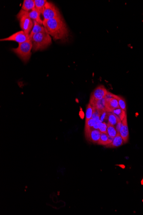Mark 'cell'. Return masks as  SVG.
I'll use <instances>...</instances> for the list:
<instances>
[{
	"instance_id": "cell-11",
	"label": "cell",
	"mask_w": 143,
	"mask_h": 215,
	"mask_svg": "<svg viewBox=\"0 0 143 215\" xmlns=\"http://www.w3.org/2000/svg\"><path fill=\"white\" fill-rule=\"evenodd\" d=\"M118 98L119 96L117 95L115 98L106 102V108L107 112H112L113 110L119 108Z\"/></svg>"
},
{
	"instance_id": "cell-25",
	"label": "cell",
	"mask_w": 143,
	"mask_h": 215,
	"mask_svg": "<svg viewBox=\"0 0 143 215\" xmlns=\"http://www.w3.org/2000/svg\"><path fill=\"white\" fill-rule=\"evenodd\" d=\"M116 96H117V95L112 94V93L109 92V91H107V94H106L105 97V99L106 102H108V101L112 99V98H115Z\"/></svg>"
},
{
	"instance_id": "cell-4",
	"label": "cell",
	"mask_w": 143,
	"mask_h": 215,
	"mask_svg": "<svg viewBox=\"0 0 143 215\" xmlns=\"http://www.w3.org/2000/svg\"><path fill=\"white\" fill-rule=\"evenodd\" d=\"M17 18L20 21V26L23 31L29 35L33 26V21L29 17L28 12L21 10L17 15Z\"/></svg>"
},
{
	"instance_id": "cell-2",
	"label": "cell",
	"mask_w": 143,
	"mask_h": 215,
	"mask_svg": "<svg viewBox=\"0 0 143 215\" xmlns=\"http://www.w3.org/2000/svg\"><path fill=\"white\" fill-rule=\"evenodd\" d=\"M32 42L33 50L37 51L44 50L51 44L50 35L45 31L36 34L30 37Z\"/></svg>"
},
{
	"instance_id": "cell-17",
	"label": "cell",
	"mask_w": 143,
	"mask_h": 215,
	"mask_svg": "<svg viewBox=\"0 0 143 215\" xmlns=\"http://www.w3.org/2000/svg\"><path fill=\"white\" fill-rule=\"evenodd\" d=\"M107 118L108 119V123L115 126L117 125L119 120H120L111 112H108L107 113Z\"/></svg>"
},
{
	"instance_id": "cell-16",
	"label": "cell",
	"mask_w": 143,
	"mask_h": 215,
	"mask_svg": "<svg viewBox=\"0 0 143 215\" xmlns=\"http://www.w3.org/2000/svg\"><path fill=\"white\" fill-rule=\"evenodd\" d=\"M111 143L109 136L107 133H101L100 138L98 144L99 145L107 146Z\"/></svg>"
},
{
	"instance_id": "cell-21",
	"label": "cell",
	"mask_w": 143,
	"mask_h": 215,
	"mask_svg": "<svg viewBox=\"0 0 143 215\" xmlns=\"http://www.w3.org/2000/svg\"><path fill=\"white\" fill-rule=\"evenodd\" d=\"M95 111V108L90 103L87 106L86 110V114H85V118L86 120H89L92 118V116Z\"/></svg>"
},
{
	"instance_id": "cell-6",
	"label": "cell",
	"mask_w": 143,
	"mask_h": 215,
	"mask_svg": "<svg viewBox=\"0 0 143 215\" xmlns=\"http://www.w3.org/2000/svg\"><path fill=\"white\" fill-rule=\"evenodd\" d=\"M30 39L29 35L23 31L17 32L8 37L1 39V41H13L19 43H22Z\"/></svg>"
},
{
	"instance_id": "cell-14",
	"label": "cell",
	"mask_w": 143,
	"mask_h": 215,
	"mask_svg": "<svg viewBox=\"0 0 143 215\" xmlns=\"http://www.w3.org/2000/svg\"><path fill=\"white\" fill-rule=\"evenodd\" d=\"M22 8L27 12H30L35 8L34 0H24Z\"/></svg>"
},
{
	"instance_id": "cell-13",
	"label": "cell",
	"mask_w": 143,
	"mask_h": 215,
	"mask_svg": "<svg viewBox=\"0 0 143 215\" xmlns=\"http://www.w3.org/2000/svg\"><path fill=\"white\" fill-rule=\"evenodd\" d=\"M40 13L36 8H34L30 12H28V15L33 21H36L40 25H43V21L40 18Z\"/></svg>"
},
{
	"instance_id": "cell-19",
	"label": "cell",
	"mask_w": 143,
	"mask_h": 215,
	"mask_svg": "<svg viewBox=\"0 0 143 215\" xmlns=\"http://www.w3.org/2000/svg\"><path fill=\"white\" fill-rule=\"evenodd\" d=\"M111 112L113 113L119 119H120L121 121L123 120L126 114V111H125L123 110L120 108L113 110Z\"/></svg>"
},
{
	"instance_id": "cell-22",
	"label": "cell",
	"mask_w": 143,
	"mask_h": 215,
	"mask_svg": "<svg viewBox=\"0 0 143 215\" xmlns=\"http://www.w3.org/2000/svg\"><path fill=\"white\" fill-rule=\"evenodd\" d=\"M97 121L94 118H91L89 120L85 121V131L86 132L93 129L94 126L97 124Z\"/></svg>"
},
{
	"instance_id": "cell-20",
	"label": "cell",
	"mask_w": 143,
	"mask_h": 215,
	"mask_svg": "<svg viewBox=\"0 0 143 215\" xmlns=\"http://www.w3.org/2000/svg\"><path fill=\"white\" fill-rule=\"evenodd\" d=\"M107 133L109 137L114 138L116 137L118 132H117L115 126H113L109 124V123H107Z\"/></svg>"
},
{
	"instance_id": "cell-8",
	"label": "cell",
	"mask_w": 143,
	"mask_h": 215,
	"mask_svg": "<svg viewBox=\"0 0 143 215\" xmlns=\"http://www.w3.org/2000/svg\"><path fill=\"white\" fill-rule=\"evenodd\" d=\"M119 133L124 143L127 142L129 137V132L126 114L123 120L122 121V125L120 129Z\"/></svg>"
},
{
	"instance_id": "cell-23",
	"label": "cell",
	"mask_w": 143,
	"mask_h": 215,
	"mask_svg": "<svg viewBox=\"0 0 143 215\" xmlns=\"http://www.w3.org/2000/svg\"><path fill=\"white\" fill-rule=\"evenodd\" d=\"M118 104L120 108L126 111V103L124 98L119 96Z\"/></svg>"
},
{
	"instance_id": "cell-1",
	"label": "cell",
	"mask_w": 143,
	"mask_h": 215,
	"mask_svg": "<svg viewBox=\"0 0 143 215\" xmlns=\"http://www.w3.org/2000/svg\"><path fill=\"white\" fill-rule=\"evenodd\" d=\"M43 26L46 32L55 40H65L69 36V30L62 16L43 20Z\"/></svg>"
},
{
	"instance_id": "cell-12",
	"label": "cell",
	"mask_w": 143,
	"mask_h": 215,
	"mask_svg": "<svg viewBox=\"0 0 143 215\" xmlns=\"http://www.w3.org/2000/svg\"><path fill=\"white\" fill-rule=\"evenodd\" d=\"M123 140L120 135L119 132L117 133L116 137L114 138L112 142L110 144L106 146V147L110 148H115V147H119L123 144Z\"/></svg>"
},
{
	"instance_id": "cell-7",
	"label": "cell",
	"mask_w": 143,
	"mask_h": 215,
	"mask_svg": "<svg viewBox=\"0 0 143 215\" xmlns=\"http://www.w3.org/2000/svg\"><path fill=\"white\" fill-rule=\"evenodd\" d=\"M107 89L103 85H100L96 88L92 92L90 102L98 101L105 98L107 92Z\"/></svg>"
},
{
	"instance_id": "cell-15",
	"label": "cell",
	"mask_w": 143,
	"mask_h": 215,
	"mask_svg": "<svg viewBox=\"0 0 143 215\" xmlns=\"http://www.w3.org/2000/svg\"><path fill=\"white\" fill-rule=\"evenodd\" d=\"M33 26L32 30L30 33V38L32 37L33 35L36 34L46 31V30H45L44 26H42V25L38 23L36 21H33Z\"/></svg>"
},
{
	"instance_id": "cell-24",
	"label": "cell",
	"mask_w": 143,
	"mask_h": 215,
	"mask_svg": "<svg viewBox=\"0 0 143 215\" xmlns=\"http://www.w3.org/2000/svg\"><path fill=\"white\" fill-rule=\"evenodd\" d=\"M98 125L99 130L101 132L107 133V125L105 122H100L98 123Z\"/></svg>"
},
{
	"instance_id": "cell-10",
	"label": "cell",
	"mask_w": 143,
	"mask_h": 215,
	"mask_svg": "<svg viewBox=\"0 0 143 215\" xmlns=\"http://www.w3.org/2000/svg\"><path fill=\"white\" fill-rule=\"evenodd\" d=\"M90 104L92 105L94 108L99 112H102L107 110L106 108V102L105 98L98 101L90 102Z\"/></svg>"
},
{
	"instance_id": "cell-5",
	"label": "cell",
	"mask_w": 143,
	"mask_h": 215,
	"mask_svg": "<svg viewBox=\"0 0 143 215\" xmlns=\"http://www.w3.org/2000/svg\"><path fill=\"white\" fill-rule=\"evenodd\" d=\"M44 20H47L61 16L58 9L52 3L47 1L42 13Z\"/></svg>"
},
{
	"instance_id": "cell-9",
	"label": "cell",
	"mask_w": 143,
	"mask_h": 215,
	"mask_svg": "<svg viewBox=\"0 0 143 215\" xmlns=\"http://www.w3.org/2000/svg\"><path fill=\"white\" fill-rule=\"evenodd\" d=\"M100 131L99 129H92L85 132L86 137L90 141L94 143H98L101 136Z\"/></svg>"
},
{
	"instance_id": "cell-18",
	"label": "cell",
	"mask_w": 143,
	"mask_h": 215,
	"mask_svg": "<svg viewBox=\"0 0 143 215\" xmlns=\"http://www.w3.org/2000/svg\"><path fill=\"white\" fill-rule=\"evenodd\" d=\"M47 1L46 0H34L35 8L42 14L43 10Z\"/></svg>"
},
{
	"instance_id": "cell-3",
	"label": "cell",
	"mask_w": 143,
	"mask_h": 215,
	"mask_svg": "<svg viewBox=\"0 0 143 215\" xmlns=\"http://www.w3.org/2000/svg\"><path fill=\"white\" fill-rule=\"evenodd\" d=\"M33 48L32 42L30 39L22 43H19L17 48L12 49V51L16 54L24 62H28L31 56V50Z\"/></svg>"
}]
</instances>
